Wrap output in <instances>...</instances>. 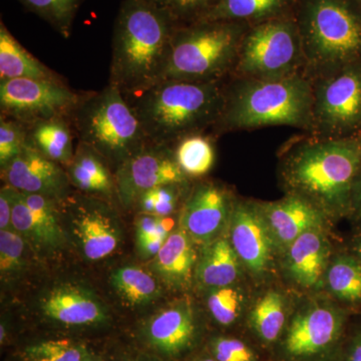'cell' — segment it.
I'll use <instances>...</instances> for the list:
<instances>
[{"instance_id": "cell-38", "label": "cell", "mask_w": 361, "mask_h": 361, "mask_svg": "<svg viewBox=\"0 0 361 361\" xmlns=\"http://www.w3.org/2000/svg\"><path fill=\"white\" fill-rule=\"evenodd\" d=\"M211 349L218 361H256L255 353L240 339L219 337L213 341Z\"/></svg>"}, {"instance_id": "cell-28", "label": "cell", "mask_w": 361, "mask_h": 361, "mask_svg": "<svg viewBox=\"0 0 361 361\" xmlns=\"http://www.w3.org/2000/svg\"><path fill=\"white\" fill-rule=\"evenodd\" d=\"M116 292L132 305L151 302L160 294V286L153 275L139 267H123L111 275Z\"/></svg>"}, {"instance_id": "cell-13", "label": "cell", "mask_w": 361, "mask_h": 361, "mask_svg": "<svg viewBox=\"0 0 361 361\" xmlns=\"http://www.w3.org/2000/svg\"><path fill=\"white\" fill-rule=\"evenodd\" d=\"M229 225L230 243L242 265L253 276H264L277 251L259 204L234 202Z\"/></svg>"}, {"instance_id": "cell-5", "label": "cell", "mask_w": 361, "mask_h": 361, "mask_svg": "<svg viewBox=\"0 0 361 361\" xmlns=\"http://www.w3.org/2000/svg\"><path fill=\"white\" fill-rule=\"evenodd\" d=\"M70 120L78 142L115 161L116 169L149 144L129 99L111 84L85 92Z\"/></svg>"}, {"instance_id": "cell-6", "label": "cell", "mask_w": 361, "mask_h": 361, "mask_svg": "<svg viewBox=\"0 0 361 361\" xmlns=\"http://www.w3.org/2000/svg\"><path fill=\"white\" fill-rule=\"evenodd\" d=\"M176 30L163 80L219 82L236 63L241 42L236 28L207 20Z\"/></svg>"}, {"instance_id": "cell-26", "label": "cell", "mask_w": 361, "mask_h": 361, "mask_svg": "<svg viewBox=\"0 0 361 361\" xmlns=\"http://www.w3.org/2000/svg\"><path fill=\"white\" fill-rule=\"evenodd\" d=\"M323 284L339 302L361 306V262L355 254L341 253L330 259Z\"/></svg>"}, {"instance_id": "cell-10", "label": "cell", "mask_w": 361, "mask_h": 361, "mask_svg": "<svg viewBox=\"0 0 361 361\" xmlns=\"http://www.w3.org/2000/svg\"><path fill=\"white\" fill-rule=\"evenodd\" d=\"M313 120L336 137L361 129V61L334 71L313 92Z\"/></svg>"}, {"instance_id": "cell-47", "label": "cell", "mask_w": 361, "mask_h": 361, "mask_svg": "<svg viewBox=\"0 0 361 361\" xmlns=\"http://www.w3.org/2000/svg\"><path fill=\"white\" fill-rule=\"evenodd\" d=\"M197 361H218L216 360L215 358H204V360H197Z\"/></svg>"}, {"instance_id": "cell-46", "label": "cell", "mask_w": 361, "mask_h": 361, "mask_svg": "<svg viewBox=\"0 0 361 361\" xmlns=\"http://www.w3.org/2000/svg\"><path fill=\"white\" fill-rule=\"evenodd\" d=\"M6 330L4 327V324H1V329H0V341H1V343H4V339H6Z\"/></svg>"}, {"instance_id": "cell-24", "label": "cell", "mask_w": 361, "mask_h": 361, "mask_svg": "<svg viewBox=\"0 0 361 361\" xmlns=\"http://www.w3.org/2000/svg\"><path fill=\"white\" fill-rule=\"evenodd\" d=\"M28 142L42 155L68 168L73 160L75 137L70 118H56L27 126Z\"/></svg>"}, {"instance_id": "cell-39", "label": "cell", "mask_w": 361, "mask_h": 361, "mask_svg": "<svg viewBox=\"0 0 361 361\" xmlns=\"http://www.w3.org/2000/svg\"><path fill=\"white\" fill-rule=\"evenodd\" d=\"M157 6L172 16L175 20L203 11L210 0H152Z\"/></svg>"}, {"instance_id": "cell-41", "label": "cell", "mask_w": 361, "mask_h": 361, "mask_svg": "<svg viewBox=\"0 0 361 361\" xmlns=\"http://www.w3.org/2000/svg\"><path fill=\"white\" fill-rule=\"evenodd\" d=\"M161 218L159 216L152 215V214H146V215L140 218L137 222V238H142V237H160L158 235V226Z\"/></svg>"}, {"instance_id": "cell-17", "label": "cell", "mask_w": 361, "mask_h": 361, "mask_svg": "<svg viewBox=\"0 0 361 361\" xmlns=\"http://www.w3.org/2000/svg\"><path fill=\"white\" fill-rule=\"evenodd\" d=\"M283 254L285 274L294 284L304 289L322 286L332 257L331 244L324 229L304 233Z\"/></svg>"}, {"instance_id": "cell-15", "label": "cell", "mask_w": 361, "mask_h": 361, "mask_svg": "<svg viewBox=\"0 0 361 361\" xmlns=\"http://www.w3.org/2000/svg\"><path fill=\"white\" fill-rule=\"evenodd\" d=\"M233 204L224 188L204 183L190 195L180 217V228L196 243L208 244L219 237L229 223Z\"/></svg>"}, {"instance_id": "cell-22", "label": "cell", "mask_w": 361, "mask_h": 361, "mask_svg": "<svg viewBox=\"0 0 361 361\" xmlns=\"http://www.w3.org/2000/svg\"><path fill=\"white\" fill-rule=\"evenodd\" d=\"M194 243L186 231L180 228L169 235L155 256L156 270L173 286L186 287L191 282L197 261Z\"/></svg>"}, {"instance_id": "cell-25", "label": "cell", "mask_w": 361, "mask_h": 361, "mask_svg": "<svg viewBox=\"0 0 361 361\" xmlns=\"http://www.w3.org/2000/svg\"><path fill=\"white\" fill-rule=\"evenodd\" d=\"M14 78L61 80V77L30 54L0 23V82Z\"/></svg>"}, {"instance_id": "cell-18", "label": "cell", "mask_w": 361, "mask_h": 361, "mask_svg": "<svg viewBox=\"0 0 361 361\" xmlns=\"http://www.w3.org/2000/svg\"><path fill=\"white\" fill-rule=\"evenodd\" d=\"M44 315L66 325H87L106 318L103 305L92 292L66 285L52 290L42 302Z\"/></svg>"}, {"instance_id": "cell-31", "label": "cell", "mask_w": 361, "mask_h": 361, "mask_svg": "<svg viewBox=\"0 0 361 361\" xmlns=\"http://www.w3.org/2000/svg\"><path fill=\"white\" fill-rule=\"evenodd\" d=\"M246 305V294L236 284L210 289L207 306L214 319L228 326L239 319Z\"/></svg>"}, {"instance_id": "cell-23", "label": "cell", "mask_w": 361, "mask_h": 361, "mask_svg": "<svg viewBox=\"0 0 361 361\" xmlns=\"http://www.w3.org/2000/svg\"><path fill=\"white\" fill-rule=\"evenodd\" d=\"M66 169L71 184L80 191L106 197L118 195L116 177L103 157L82 142H78L73 160Z\"/></svg>"}, {"instance_id": "cell-27", "label": "cell", "mask_w": 361, "mask_h": 361, "mask_svg": "<svg viewBox=\"0 0 361 361\" xmlns=\"http://www.w3.org/2000/svg\"><path fill=\"white\" fill-rule=\"evenodd\" d=\"M287 318L285 296L278 290H268L256 301L250 312L254 331L262 341H277L283 332Z\"/></svg>"}, {"instance_id": "cell-43", "label": "cell", "mask_w": 361, "mask_h": 361, "mask_svg": "<svg viewBox=\"0 0 361 361\" xmlns=\"http://www.w3.org/2000/svg\"><path fill=\"white\" fill-rule=\"evenodd\" d=\"M166 240L167 239L161 238V237H142V238H137L140 252H141L144 257L156 256L159 251L161 250Z\"/></svg>"}, {"instance_id": "cell-12", "label": "cell", "mask_w": 361, "mask_h": 361, "mask_svg": "<svg viewBox=\"0 0 361 361\" xmlns=\"http://www.w3.org/2000/svg\"><path fill=\"white\" fill-rule=\"evenodd\" d=\"M118 197L123 206L137 203L149 190L164 185L188 184V176L170 146L149 144L123 161L116 171Z\"/></svg>"}, {"instance_id": "cell-20", "label": "cell", "mask_w": 361, "mask_h": 361, "mask_svg": "<svg viewBox=\"0 0 361 361\" xmlns=\"http://www.w3.org/2000/svg\"><path fill=\"white\" fill-rule=\"evenodd\" d=\"M75 224L80 247L90 260L108 257L118 248L120 233L111 216L101 208H80Z\"/></svg>"}, {"instance_id": "cell-34", "label": "cell", "mask_w": 361, "mask_h": 361, "mask_svg": "<svg viewBox=\"0 0 361 361\" xmlns=\"http://www.w3.org/2000/svg\"><path fill=\"white\" fill-rule=\"evenodd\" d=\"M27 126L0 116V167L6 168L27 145Z\"/></svg>"}, {"instance_id": "cell-21", "label": "cell", "mask_w": 361, "mask_h": 361, "mask_svg": "<svg viewBox=\"0 0 361 361\" xmlns=\"http://www.w3.org/2000/svg\"><path fill=\"white\" fill-rule=\"evenodd\" d=\"M242 266L230 240L219 236L206 244L197 265L196 277L208 289L229 286L241 276Z\"/></svg>"}, {"instance_id": "cell-8", "label": "cell", "mask_w": 361, "mask_h": 361, "mask_svg": "<svg viewBox=\"0 0 361 361\" xmlns=\"http://www.w3.org/2000/svg\"><path fill=\"white\" fill-rule=\"evenodd\" d=\"M82 96L63 80L14 78L0 82V111L1 116L30 126L70 118Z\"/></svg>"}, {"instance_id": "cell-7", "label": "cell", "mask_w": 361, "mask_h": 361, "mask_svg": "<svg viewBox=\"0 0 361 361\" xmlns=\"http://www.w3.org/2000/svg\"><path fill=\"white\" fill-rule=\"evenodd\" d=\"M316 68L341 70L361 61V23L336 0H316L308 14L306 54Z\"/></svg>"}, {"instance_id": "cell-9", "label": "cell", "mask_w": 361, "mask_h": 361, "mask_svg": "<svg viewBox=\"0 0 361 361\" xmlns=\"http://www.w3.org/2000/svg\"><path fill=\"white\" fill-rule=\"evenodd\" d=\"M296 35L285 23H268L254 28L240 45L235 68L249 78L293 75L301 58Z\"/></svg>"}, {"instance_id": "cell-48", "label": "cell", "mask_w": 361, "mask_h": 361, "mask_svg": "<svg viewBox=\"0 0 361 361\" xmlns=\"http://www.w3.org/2000/svg\"><path fill=\"white\" fill-rule=\"evenodd\" d=\"M85 361H97V360H94V358L90 357V356L89 355V356H87V360H85Z\"/></svg>"}, {"instance_id": "cell-35", "label": "cell", "mask_w": 361, "mask_h": 361, "mask_svg": "<svg viewBox=\"0 0 361 361\" xmlns=\"http://www.w3.org/2000/svg\"><path fill=\"white\" fill-rule=\"evenodd\" d=\"M26 353L33 361H85L89 356L84 348L68 339L40 342Z\"/></svg>"}, {"instance_id": "cell-32", "label": "cell", "mask_w": 361, "mask_h": 361, "mask_svg": "<svg viewBox=\"0 0 361 361\" xmlns=\"http://www.w3.org/2000/svg\"><path fill=\"white\" fill-rule=\"evenodd\" d=\"M282 4L283 0H219L207 13V20L261 18L276 11Z\"/></svg>"}, {"instance_id": "cell-44", "label": "cell", "mask_w": 361, "mask_h": 361, "mask_svg": "<svg viewBox=\"0 0 361 361\" xmlns=\"http://www.w3.org/2000/svg\"><path fill=\"white\" fill-rule=\"evenodd\" d=\"M344 361H361V331L355 334L349 341Z\"/></svg>"}, {"instance_id": "cell-11", "label": "cell", "mask_w": 361, "mask_h": 361, "mask_svg": "<svg viewBox=\"0 0 361 361\" xmlns=\"http://www.w3.org/2000/svg\"><path fill=\"white\" fill-rule=\"evenodd\" d=\"M346 317V311L331 301L306 303L289 323L285 353L296 360H307L329 351L341 338Z\"/></svg>"}, {"instance_id": "cell-14", "label": "cell", "mask_w": 361, "mask_h": 361, "mask_svg": "<svg viewBox=\"0 0 361 361\" xmlns=\"http://www.w3.org/2000/svg\"><path fill=\"white\" fill-rule=\"evenodd\" d=\"M6 184L20 193L40 194L61 200L68 193L70 178L63 166L27 145L20 155L1 169Z\"/></svg>"}, {"instance_id": "cell-30", "label": "cell", "mask_w": 361, "mask_h": 361, "mask_svg": "<svg viewBox=\"0 0 361 361\" xmlns=\"http://www.w3.org/2000/svg\"><path fill=\"white\" fill-rule=\"evenodd\" d=\"M49 23L65 39H70L73 20L84 0H18Z\"/></svg>"}, {"instance_id": "cell-3", "label": "cell", "mask_w": 361, "mask_h": 361, "mask_svg": "<svg viewBox=\"0 0 361 361\" xmlns=\"http://www.w3.org/2000/svg\"><path fill=\"white\" fill-rule=\"evenodd\" d=\"M127 99L149 142L171 147L217 125L226 92L219 82L165 80Z\"/></svg>"}, {"instance_id": "cell-33", "label": "cell", "mask_w": 361, "mask_h": 361, "mask_svg": "<svg viewBox=\"0 0 361 361\" xmlns=\"http://www.w3.org/2000/svg\"><path fill=\"white\" fill-rule=\"evenodd\" d=\"M11 228L20 233L23 238L30 240L37 245L56 247L61 244L35 217L21 198L20 192L16 189Z\"/></svg>"}, {"instance_id": "cell-36", "label": "cell", "mask_w": 361, "mask_h": 361, "mask_svg": "<svg viewBox=\"0 0 361 361\" xmlns=\"http://www.w3.org/2000/svg\"><path fill=\"white\" fill-rule=\"evenodd\" d=\"M186 184L164 185L142 194L137 201L142 212L167 217L176 208L180 199V192Z\"/></svg>"}, {"instance_id": "cell-16", "label": "cell", "mask_w": 361, "mask_h": 361, "mask_svg": "<svg viewBox=\"0 0 361 361\" xmlns=\"http://www.w3.org/2000/svg\"><path fill=\"white\" fill-rule=\"evenodd\" d=\"M261 212L272 237L277 253L285 250L304 233L324 229L327 216L311 202L288 194L276 202L260 203Z\"/></svg>"}, {"instance_id": "cell-19", "label": "cell", "mask_w": 361, "mask_h": 361, "mask_svg": "<svg viewBox=\"0 0 361 361\" xmlns=\"http://www.w3.org/2000/svg\"><path fill=\"white\" fill-rule=\"evenodd\" d=\"M196 325L193 311L188 302H179L160 311L147 329L154 348L166 355H178L191 346Z\"/></svg>"}, {"instance_id": "cell-29", "label": "cell", "mask_w": 361, "mask_h": 361, "mask_svg": "<svg viewBox=\"0 0 361 361\" xmlns=\"http://www.w3.org/2000/svg\"><path fill=\"white\" fill-rule=\"evenodd\" d=\"M176 161L188 177H201L212 169L215 151L212 142L202 134L180 140L175 149Z\"/></svg>"}, {"instance_id": "cell-45", "label": "cell", "mask_w": 361, "mask_h": 361, "mask_svg": "<svg viewBox=\"0 0 361 361\" xmlns=\"http://www.w3.org/2000/svg\"><path fill=\"white\" fill-rule=\"evenodd\" d=\"M351 253L355 254L361 262V232L353 239V245H351Z\"/></svg>"}, {"instance_id": "cell-4", "label": "cell", "mask_w": 361, "mask_h": 361, "mask_svg": "<svg viewBox=\"0 0 361 361\" xmlns=\"http://www.w3.org/2000/svg\"><path fill=\"white\" fill-rule=\"evenodd\" d=\"M313 120V90L298 75L249 78L226 94L217 126L226 129H255L266 126L302 127Z\"/></svg>"}, {"instance_id": "cell-2", "label": "cell", "mask_w": 361, "mask_h": 361, "mask_svg": "<svg viewBox=\"0 0 361 361\" xmlns=\"http://www.w3.org/2000/svg\"><path fill=\"white\" fill-rule=\"evenodd\" d=\"M361 171V137L304 144L285 161L284 185L327 217H348L351 192Z\"/></svg>"}, {"instance_id": "cell-1", "label": "cell", "mask_w": 361, "mask_h": 361, "mask_svg": "<svg viewBox=\"0 0 361 361\" xmlns=\"http://www.w3.org/2000/svg\"><path fill=\"white\" fill-rule=\"evenodd\" d=\"M175 23L152 0H123L114 30L109 84L132 97L161 82Z\"/></svg>"}, {"instance_id": "cell-42", "label": "cell", "mask_w": 361, "mask_h": 361, "mask_svg": "<svg viewBox=\"0 0 361 361\" xmlns=\"http://www.w3.org/2000/svg\"><path fill=\"white\" fill-rule=\"evenodd\" d=\"M348 217L353 218L361 228V171L356 178L353 192H351Z\"/></svg>"}, {"instance_id": "cell-37", "label": "cell", "mask_w": 361, "mask_h": 361, "mask_svg": "<svg viewBox=\"0 0 361 361\" xmlns=\"http://www.w3.org/2000/svg\"><path fill=\"white\" fill-rule=\"evenodd\" d=\"M25 266V238L11 229L0 230V271L2 276L20 272Z\"/></svg>"}, {"instance_id": "cell-40", "label": "cell", "mask_w": 361, "mask_h": 361, "mask_svg": "<svg viewBox=\"0 0 361 361\" xmlns=\"http://www.w3.org/2000/svg\"><path fill=\"white\" fill-rule=\"evenodd\" d=\"M14 203V189L4 185L0 190V230L11 229Z\"/></svg>"}]
</instances>
